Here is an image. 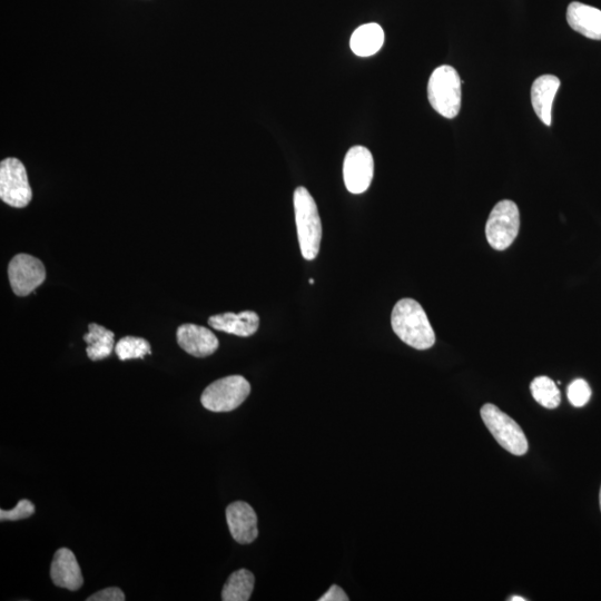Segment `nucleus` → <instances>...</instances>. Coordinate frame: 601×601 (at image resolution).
<instances>
[{
	"label": "nucleus",
	"mask_w": 601,
	"mask_h": 601,
	"mask_svg": "<svg viewBox=\"0 0 601 601\" xmlns=\"http://www.w3.org/2000/svg\"><path fill=\"white\" fill-rule=\"evenodd\" d=\"M391 324L394 333L409 347L428 350L435 346L436 333L427 313L416 300L398 301L392 311Z\"/></svg>",
	"instance_id": "f257e3e1"
},
{
	"label": "nucleus",
	"mask_w": 601,
	"mask_h": 601,
	"mask_svg": "<svg viewBox=\"0 0 601 601\" xmlns=\"http://www.w3.org/2000/svg\"><path fill=\"white\" fill-rule=\"evenodd\" d=\"M295 223H297L298 238L303 258L312 261L320 252L322 240V223L310 192L300 186L293 195Z\"/></svg>",
	"instance_id": "f03ea898"
},
{
	"label": "nucleus",
	"mask_w": 601,
	"mask_h": 601,
	"mask_svg": "<svg viewBox=\"0 0 601 601\" xmlns=\"http://www.w3.org/2000/svg\"><path fill=\"white\" fill-rule=\"evenodd\" d=\"M461 80L455 68L442 65L430 76L428 98L433 110L452 120L461 108Z\"/></svg>",
	"instance_id": "7ed1b4c3"
},
{
	"label": "nucleus",
	"mask_w": 601,
	"mask_h": 601,
	"mask_svg": "<svg viewBox=\"0 0 601 601\" xmlns=\"http://www.w3.org/2000/svg\"><path fill=\"white\" fill-rule=\"evenodd\" d=\"M481 418L499 445L511 455L524 456L528 451V440L518 423L495 405L487 403L481 408Z\"/></svg>",
	"instance_id": "20e7f679"
},
{
	"label": "nucleus",
	"mask_w": 601,
	"mask_h": 601,
	"mask_svg": "<svg viewBox=\"0 0 601 601\" xmlns=\"http://www.w3.org/2000/svg\"><path fill=\"white\" fill-rule=\"evenodd\" d=\"M251 386L242 376H230L210 384L202 394L201 402L212 412H230L239 408L250 396Z\"/></svg>",
	"instance_id": "39448f33"
},
{
	"label": "nucleus",
	"mask_w": 601,
	"mask_h": 601,
	"mask_svg": "<svg viewBox=\"0 0 601 601\" xmlns=\"http://www.w3.org/2000/svg\"><path fill=\"white\" fill-rule=\"evenodd\" d=\"M520 229V213L515 202L496 204L486 224V236L492 249L505 251L515 242Z\"/></svg>",
	"instance_id": "423d86ee"
},
{
	"label": "nucleus",
	"mask_w": 601,
	"mask_h": 601,
	"mask_svg": "<svg viewBox=\"0 0 601 601\" xmlns=\"http://www.w3.org/2000/svg\"><path fill=\"white\" fill-rule=\"evenodd\" d=\"M0 199L15 209L26 208L33 199L25 166L15 157L0 164Z\"/></svg>",
	"instance_id": "0eeeda50"
},
{
	"label": "nucleus",
	"mask_w": 601,
	"mask_h": 601,
	"mask_svg": "<svg viewBox=\"0 0 601 601\" xmlns=\"http://www.w3.org/2000/svg\"><path fill=\"white\" fill-rule=\"evenodd\" d=\"M8 279L18 297H27L44 283L45 266L28 254H17L8 265Z\"/></svg>",
	"instance_id": "6e6552de"
},
{
	"label": "nucleus",
	"mask_w": 601,
	"mask_h": 601,
	"mask_svg": "<svg viewBox=\"0 0 601 601\" xmlns=\"http://www.w3.org/2000/svg\"><path fill=\"white\" fill-rule=\"evenodd\" d=\"M374 161L371 152L364 146H353L343 162V180L352 194L366 192L373 180Z\"/></svg>",
	"instance_id": "1a4fd4ad"
},
{
	"label": "nucleus",
	"mask_w": 601,
	"mask_h": 601,
	"mask_svg": "<svg viewBox=\"0 0 601 601\" xmlns=\"http://www.w3.org/2000/svg\"><path fill=\"white\" fill-rule=\"evenodd\" d=\"M179 346L191 356L205 358L212 356L220 347L215 334L208 328L196 324H183L176 331Z\"/></svg>",
	"instance_id": "9d476101"
},
{
	"label": "nucleus",
	"mask_w": 601,
	"mask_h": 601,
	"mask_svg": "<svg viewBox=\"0 0 601 601\" xmlns=\"http://www.w3.org/2000/svg\"><path fill=\"white\" fill-rule=\"evenodd\" d=\"M226 521L236 543L252 544L258 538V517L254 509L244 501L233 502L226 508Z\"/></svg>",
	"instance_id": "9b49d317"
},
{
	"label": "nucleus",
	"mask_w": 601,
	"mask_h": 601,
	"mask_svg": "<svg viewBox=\"0 0 601 601\" xmlns=\"http://www.w3.org/2000/svg\"><path fill=\"white\" fill-rule=\"evenodd\" d=\"M51 577L57 587L76 591L84 584L81 567L73 551L61 548L56 551L51 567Z\"/></svg>",
	"instance_id": "f8f14e48"
},
{
	"label": "nucleus",
	"mask_w": 601,
	"mask_h": 601,
	"mask_svg": "<svg viewBox=\"0 0 601 601\" xmlns=\"http://www.w3.org/2000/svg\"><path fill=\"white\" fill-rule=\"evenodd\" d=\"M559 87L560 81L555 75L540 76L531 87L532 107L539 120L547 126L553 124V104Z\"/></svg>",
	"instance_id": "ddd939ff"
},
{
	"label": "nucleus",
	"mask_w": 601,
	"mask_h": 601,
	"mask_svg": "<svg viewBox=\"0 0 601 601\" xmlns=\"http://www.w3.org/2000/svg\"><path fill=\"white\" fill-rule=\"evenodd\" d=\"M209 324L215 330L248 338L259 330L260 318L254 311H244L239 314L228 312L213 315L209 319Z\"/></svg>",
	"instance_id": "4468645a"
},
{
	"label": "nucleus",
	"mask_w": 601,
	"mask_h": 601,
	"mask_svg": "<svg viewBox=\"0 0 601 601\" xmlns=\"http://www.w3.org/2000/svg\"><path fill=\"white\" fill-rule=\"evenodd\" d=\"M567 22L575 32L594 41H601V11L589 5L574 2L568 6Z\"/></svg>",
	"instance_id": "2eb2a0df"
},
{
	"label": "nucleus",
	"mask_w": 601,
	"mask_h": 601,
	"mask_svg": "<svg viewBox=\"0 0 601 601\" xmlns=\"http://www.w3.org/2000/svg\"><path fill=\"white\" fill-rule=\"evenodd\" d=\"M384 43V32L378 24H366L357 29L351 36L352 52L359 57L376 55Z\"/></svg>",
	"instance_id": "dca6fc26"
},
{
	"label": "nucleus",
	"mask_w": 601,
	"mask_h": 601,
	"mask_svg": "<svg viewBox=\"0 0 601 601\" xmlns=\"http://www.w3.org/2000/svg\"><path fill=\"white\" fill-rule=\"evenodd\" d=\"M84 341L88 344L87 356L92 361L110 357L114 349V333L97 323L88 325V333L85 334Z\"/></svg>",
	"instance_id": "f3484780"
},
{
	"label": "nucleus",
	"mask_w": 601,
	"mask_h": 601,
	"mask_svg": "<svg viewBox=\"0 0 601 601\" xmlns=\"http://www.w3.org/2000/svg\"><path fill=\"white\" fill-rule=\"evenodd\" d=\"M255 584V578L251 571L240 569L233 573L222 591L224 601H248L250 600Z\"/></svg>",
	"instance_id": "a211bd4d"
},
{
	"label": "nucleus",
	"mask_w": 601,
	"mask_h": 601,
	"mask_svg": "<svg viewBox=\"0 0 601 601\" xmlns=\"http://www.w3.org/2000/svg\"><path fill=\"white\" fill-rule=\"evenodd\" d=\"M532 397L547 409H556L561 402V394L557 384L548 377H538L530 384Z\"/></svg>",
	"instance_id": "6ab92c4d"
},
{
	"label": "nucleus",
	"mask_w": 601,
	"mask_h": 601,
	"mask_svg": "<svg viewBox=\"0 0 601 601\" xmlns=\"http://www.w3.org/2000/svg\"><path fill=\"white\" fill-rule=\"evenodd\" d=\"M115 352L121 361L144 359L151 354L150 343L143 338L125 337L117 342Z\"/></svg>",
	"instance_id": "aec40b11"
},
{
	"label": "nucleus",
	"mask_w": 601,
	"mask_h": 601,
	"mask_svg": "<svg viewBox=\"0 0 601 601\" xmlns=\"http://www.w3.org/2000/svg\"><path fill=\"white\" fill-rule=\"evenodd\" d=\"M567 396L574 407L581 408L586 406L591 397L589 384L583 379L571 382L567 389Z\"/></svg>",
	"instance_id": "412c9836"
},
{
	"label": "nucleus",
	"mask_w": 601,
	"mask_h": 601,
	"mask_svg": "<svg viewBox=\"0 0 601 601\" xmlns=\"http://www.w3.org/2000/svg\"><path fill=\"white\" fill-rule=\"evenodd\" d=\"M35 506L31 501L22 499L12 510H0V519L2 521H17L29 518L34 515Z\"/></svg>",
	"instance_id": "4be33fe9"
},
{
	"label": "nucleus",
	"mask_w": 601,
	"mask_h": 601,
	"mask_svg": "<svg viewBox=\"0 0 601 601\" xmlns=\"http://www.w3.org/2000/svg\"><path fill=\"white\" fill-rule=\"evenodd\" d=\"M125 595L120 588L111 587L98 591V593L87 598V601H124Z\"/></svg>",
	"instance_id": "5701e85b"
},
{
	"label": "nucleus",
	"mask_w": 601,
	"mask_h": 601,
	"mask_svg": "<svg viewBox=\"0 0 601 601\" xmlns=\"http://www.w3.org/2000/svg\"><path fill=\"white\" fill-rule=\"evenodd\" d=\"M349 597L339 586H332L328 593H325L319 601H348Z\"/></svg>",
	"instance_id": "b1692460"
},
{
	"label": "nucleus",
	"mask_w": 601,
	"mask_h": 601,
	"mask_svg": "<svg viewBox=\"0 0 601 601\" xmlns=\"http://www.w3.org/2000/svg\"><path fill=\"white\" fill-rule=\"evenodd\" d=\"M509 600L510 601H527L526 598L520 597V596H514V597L510 598Z\"/></svg>",
	"instance_id": "393cba45"
},
{
	"label": "nucleus",
	"mask_w": 601,
	"mask_h": 601,
	"mask_svg": "<svg viewBox=\"0 0 601 601\" xmlns=\"http://www.w3.org/2000/svg\"><path fill=\"white\" fill-rule=\"evenodd\" d=\"M599 504H600V510H601V488H600V494H599Z\"/></svg>",
	"instance_id": "a878e982"
},
{
	"label": "nucleus",
	"mask_w": 601,
	"mask_h": 601,
	"mask_svg": "<svg viewBox=\"0 0 601 601\" xmlns=\"http://www.w3.org/2000/svg\"><path fill=\"white\" fill-rule=\"evenodd\" d=\"M310 283H311V284H313V283H314V280H313V279H311V280H310Z\"/></svg>",
	"instance_id": "bb28decb"
}]
</instances>
